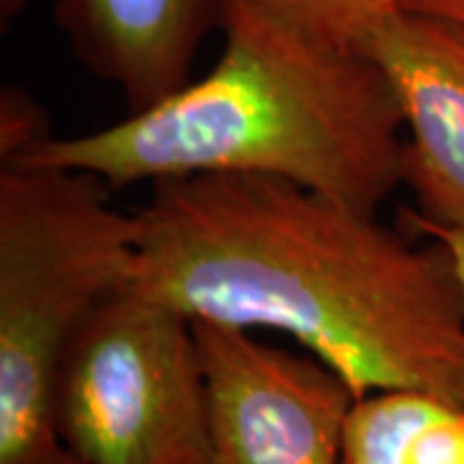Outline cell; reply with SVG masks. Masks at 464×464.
I'll return each instance as SVG.
<instances>
[{
  "label": "cell",
  "instance_id": "cell-1",
  "mask_svg": "<svg viewBox=\"0 0 464 464\" xmlns=\"http://www.w3.org/2000/svg\"><path fill=\"white\" fill-rule=\"evenodd\" d=\"M132 286L191 323L295 338L356 398L464 402V289L441 243L315 188L248 173L155 183L134 212Z\"/></svg>",
  "mask_w": 464,
  "mask_h": 464
},
{
  "label": "cell",
  "instance_id": "cell-2",
  "mask_svg": "<svg viewBox=\"0 0 464 464\" xmlns=\"http://www.w3.org/2000/svg\"><path fill=\"white\" fill-rule=\"evenodd\" d=\"M219 26L225 47L199 81L0 168L81 170L109 188L248 173L377 212L402 186L405 152L402 109L380 65L253 0H222Z\"/></svg>",
  "mask_w": 464,
  "mask_h": 464
},
{
  "label": "cell",
  "instance_id": "cell-3",
  "mask_svg": "<svg viewBox=\"0 0 464 464\" xmlns=\"http://www.w3.org/2000/svg\"><path fill=\"white\" fill-rule=\"evenodd\" d=\"M81 170L0 168V464H83L57 429L75 333L132 284L137 217Z\"/></svg>",
  "mask_w": 464,
  "mask_h": 464
},
{
  "label": "cell",
  "instance_id": "cell-4",
  "mask_svg": "<svg viewBox=\"0 0 464 464\" xmlns=\"http://www.w3.org/2000/svg\"><path fill=\"white\" fill-rule=\"evenodd\" d=\"M57 429L83 464H209L194 323L132 284L103 299L67 348Z\"/></svg>",
  "mask_w": 464,
  "mask_h": 464
},
{
  "label": "cell",
  "instance_id": "cell-5",
  "mask_svg": "<svg viewBox=\"0 0 464 464\" xmlns=\"http://www.w3.org/2000/svg\"><path fill=\"white\" fill-rule=\"evenodd\" d=\"M209 464H343L356 392L320 359L266 346L253 331L194 320Z\"/></svg>",
  "mask_w": 464,
  "mask_h": 464
},
{
  "label": "cell",
  "instance_id": "cell-6",
  "mask_svg": "<svg viewBox=\"0 0 464 464\" xmlns=\"http://www.w3.org/2000/svg\"><path fill=\"white\" fill-rule=\"evenodd\" d=\"M387 75L405 119L402 183L415 215L464 227V26L398 8L359 39Z\"/></svg>",
  "mask_w": 464,
  "mask_h": 464
},
{
  "label": "cell",
  "instance_id": "cell-7",
  "mask_svg": "<svg viewBox=\"0 0 464 464\" xmlns=\"http://www.w3.org/2000/svg\"><path fill=\"white\" fill-rule=\"evenodd\" d=\"M222 0H57L54 24L81 65L114 85L130 111L188 83Z\"/></svg>",
  "mask_w": 464,
  "mask_h": 464
},
{
  "label": "cell",
  "instance_id": "cell-8",
  "mask_svg": "<svg viewBox=\"0 0 464 464\" xmlns=\"http://www.w3.org/2000/svg\"><path fill=\"white\" fill-rule=\"evenodd\" d=\"M343 464H464V402L382 390L353 402Z\"/></svg>",
  "mask_w": 464,
  "mask_h": 464
},
{
  "label": "cell",
  "instance_id": "cell-9",
  "mask_svg": "<svg viewBox=\"0 0 464 464\" xmlns=\"http://www.w3.org/2000/svg\"><path fill=\"white\" fill-rule=\"evenodd\" d=\"M264 11L323 42L356 47L374 24L400 8V0H253Z\"/></svg>",
  "mask_w": 464,
  "mask_h": 464
},
{
  "label": "cell",
  "instance_id": "cell-10",
  "mask_svg": "<svg viewBox=\"0 0 464 464\" xmlns=\"http://www.w3.org/2000/svg\"><path fill=\"white\" fill-rule=\"evenodd\" d=\"M50 116L21 88H5L0 96V160L18 163L32 150L52 140Z\"/></svg>",
  "mask_w": 464,
  "mask_h": 464
},
{
  "label": "cell",
  "instance_id": "cell-11",
  "mask_svg": "<svg viewBox=\"0 0 464 464\" xmlns=\"http://www.w3.org/2000/svg\"><path fill=\"white\" fill-rule=\"evenodd\" d=\"M405 232H415L423 237H431L436 243H441L451 253V261L457 266V276L462 282L464 289V227H447V225H436L415 212H405Z\"/></svg>",
  "mask_w": 464,
  "mask_h": 464
},
{
  "label": "cell",
  "instance_id": "cell-12",
  "mask_svg": "<svg viewBox=\"0 0 464 464\" xmlns=\"http://www.w3.org/2000/svg\"><path fill=\"white\" fill-rule=\"evenodd\" d=\"M400 8L449 18V21L464 26V0H400Z\"/></svg>",
  "mask_w": 464,
  "mask_h": 464
},
{
  "label": "cell",
  "instance_id": "cell-13",
  "mask_svg": "<svg viewBox=\"0 0 464 464\" xmlns=\"http://www.w3.org/2000/svg\"><path fill=\"white\" fill-rule=\"evenodd\" d=\"M26 8V0H0V18L3 26H8L11 21H16L18 14Z\"/></svg>",
  "mask_w": 464,
  "mask_h": 464
}]
</instances>
